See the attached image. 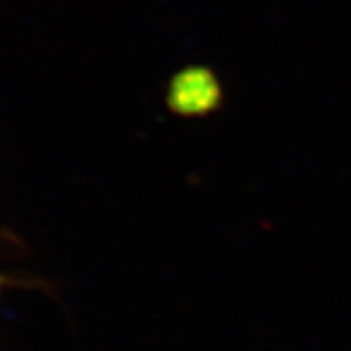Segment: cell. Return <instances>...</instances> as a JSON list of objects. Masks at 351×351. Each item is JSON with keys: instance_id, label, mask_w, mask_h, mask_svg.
<instances>
[{"instance_id": "obj_1", "label": "cell", "mask_w": 351, "mask_h": 351, "mask_svg": "<svg viewBox=\"0 0 351 351\" xmlns=\"http://www.w3.org/2000/svg\"><path fill=\"white\" fill-rule=\"evenodd\" d=\"M224 102V88L217 72L206 65H186L169 79L167 108L181 119H204Z\"/></svg>"}, {"instance_id": "obj_2", "label": "cell", "mask_w": 351, "mask_h": 351, "mask_svg": "<svg viewBox=\"0 0 351 351\" xmlns=\"http://www.w3.org/2000/svg\"><path fill=\"white\" fill-rule=\"evenodd\" d=\"M8 285H25V287H34V289H47L49 283L42 282V280H16V278L5 276L0 273V291Z\"/></svg>"}]
</instances>
